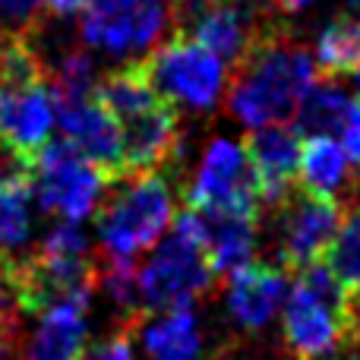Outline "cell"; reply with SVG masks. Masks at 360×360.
Returning <instances> with one entry per match:
<instances>
[{
	"label": "cell",
	"instance_id": "cell-12",
	"mask_svg": "<svg viewBox=\"0 0 360 360\" xmlns=\"http://www.w3.org/2000/svg\"><path fill=\"white\" fill-rule=\"evenodd\" d=\"M54 114L63 130V139L86 162H92L98 171H105L111 180L127 177L120 124L95 95L79 98V101H54Z\"/></svg>",
	"mask_w": 360,
	"mask_h": 360
},
{
	"label": "cell",
	"instance_id": "cell-9",
	"mask_svg": "<svg viewBox=\"0 0 360 360\" xmlns=\"http://www.w3.org/2000/svg\"><path fill=\"white\" fill-rule=\"evenodd\" d=\"M186 209H262L243 146L231 143V139L209 143L196 174L186 186Z\"/></svg>",
	"mask_w": 360,
	"mask_h": 360
},
{
	"label": "cell",
	"instance_id": "cell-28",
	"mask_svg": "<svg viewBox=\"0 0 360 360\" xmlns=\"http://www.w3.org/2000/svg\"><path fill=\"white\" fill-rule=\"evenodd\" d=\"M89 6H92V0H44V13H51L54 19L82 16Z\"/></svg>",
	"mask_w": 360,
	"mask_h": 360
},
{
	"label": "cell",
	"instance_id": "cell-11",
	"mask_svg": "<svg viewBox=\"0 0 360 360\" xmlns=\"http://www.w3.org/2000/svg\"><path fill=\"white\" fill-rule=\"evenodd\" d=\"M54 120V92L48 79L0 86V152L13 165L29 168L51 139Z\"/></svg>",
	"mask_w": 360,
	"mask_h": 360
},
{
	"label": "cell",
	"instance_id": "cell-20",
	"mask_svg": "<svg viewBox=\"0 0 360 360\" xmlns=\"http://www.w3.org/2000/svg\"><path fill=\"white\" fill-rule=\"evenodd\" d=\"M348 168L351 158L335 136H304L297 162L300 190L319 193V196H335L338 186L348 180Z\"/></svg>",
	"mask_w": 360,
	"mask_h": 360
},
{
	"label": "cell",
	"instance_id": "cell-27",
	"mask_svg": "<svg viewBox=\"0 0 360 360\" xmlns=\"http://www.w3.org/2000/svg\"><path fill=\"white\" fill-rule=\"evenodd\" d=\"M76 360H136L133 357L130 329H117L111 335H105L101 342H95L92 348H82V354Z\"/></svg>",
	"mask_w": 360,
	"mask_h": 360
},
{
	"label": "cell",
	"instance_id": "cell-26",
	"mask_svg": "<svg viewBox=\"0 0 360 360\" xmlns=\"http://www.w3.org/2000/svg\"><path fill=\"white\" fill-rule=\"evenodd\" d=\"M44 16V0H0V32L25 35Z\"/></svg>",
	"mask_w": 360,
	"mask_h": 360
},
{
	"label": "cell",
	"instance_id": "cell-2",
	"mask_svg": "<svg viewBox=\"0 0 360 360\" xmlns=\"http://www.w3.org/2000/svg\"><path fill=\"white\" fill-rule=\"evenodd\" d=\"M281 335L294 360L332 357L345 342L360 338L354 300L323 259L297 269V281L281 304Z\"/></svg>",
	"mask_w": 360,
	"mask_h": 360
},
{
	"label": "cell",
	"instance_id": "cell-10",
	"mask_svg": "<svg viewBox=\"0 0 360 360\" xmlns=\"http://www.w3.org/2000/svg\"><path fill=\"white\" fill-rule=\"evenodd\" d=\"M281 209V234L278 253L281 266L304 269L310 262H319L342 224V202L335 196H319L310 190L294 186Z\"/></svg>",
	"mask_w": 360,
	"mask_h": 360
},
{
	"label": "cell",
	"instance_id": "cell-22",
	"mask_svg": "<svg viewBox=\"0 0 360 360\" xmlns=\"http://www.w3.org/2000/svg\"><path fill=\"white\" fill-rule=\"evenodd\" d=\"M92 95L117 117V124L127 117H136V114L149 111L158 101H165L162 95L152 89V82L146 79L139 63H130V67H124V70H114V73L101 76V79L95 82Z\"/></svg>",
	"mask_w": 360,
	"mask_h": 360
},
{
	"label": "cell",
	"instance_id": "cell-17",
	"mask_svg": "<svg viewBox=\"0 0 360 360\" xmlns=\"http://www.w3.org/2000/svg\"><path fill=\"white\" fill-rule=\"evenodd\" d=\"M199 212V209H196ZM199 231L209 262L218 275L243 266L256 253L259 212L253 209H209L199 212Z\"/></svg>",
	"mask_w": 360,
	"mask_h": 360
},
{
	"label": "cell",
	"instance_id": "cell-19",
	"mask_svg": "<svg viewBox=\"0 0 360 360\" xmlns=\"http://www.w3.org/2000/svg\"><path fill=\"white\" fill-rule=\"evenodd\" d=\"M32 177L25 168L0 171V256L16 259L32 234Z\"/></svg>",
	"mask_w": 360,
	"mask_h": 360
},
{
	"label": "cell",
	"instance_id": "cell-29",
	"mask_svg": "<svg viewBox=\"0 0 360 360\" xmlns=\"http://www.w3.org/2000/svg\"><path fill=\"white\" fill-rule=\"evenodd\" d=\"M313 0H285V4L278 6V10H285V13H294V10H304V6H310Z\"/></svg>",
	"mask_w": 360,
	"mask_h": 360
},
{
	"label": "cell",
	"instance_id": "cell-4",
	"mask_svg": "<svg viewBox=\"0 0 360 360\" xmlns=\"http://www.w3.org/2000/svg\"><path fill=\"white\" fill-rule=\"evenodd\" d=\"M215 269L202 247L199 212L184 209L174 218L171 237L155 243L152 256L136 269L139 310L158 313L174 307H193L215 281Z\"/></svg>",
	"mask_w": 360,
	"mask_h": 360
},
{
	"label": "cell",
	"instance_id": "cell-16",
	"mask_svg": "<svg viewBox=\"0 0 360 360\" xmlns=\"http://www.w3.org/2000/svg\"><path fill=\"white\" fill-rule=\"evenodd\" d=\"M89 300L73 297L38 313V326L25 338L19 360H76L89 338Z\"/></svg>",
	"mask_w": 360,
	"mask_h": 360
},
{
	"label": "cell",
	"instance_id": "cell-24",
	"mask_svg": "<svg viewBox=\"0 0 360 360\" xmlns=\"http://www.w3.org/2000/svg\"><path fill=\"white\" fill-rule=\"evenodd\" d=\"M323 262L329 266V272L335 275V281L345 288V294L357 307L360 300V202L342 218Z\"/></svg>",
	"mask_w": 360,
	"mask_h": 360
},
{
	"label": "cell",
	"instance_id": "cell-7",
	"mask_svg": "<svg viewBox=\"0 0 360 360\" xmlns=\"http://www.w3.org/2000/svg\"><path fill=\"white\" fill-rule=\"evenodd\" d=\"M139 67L152 89L174 108L184 105L193 111H205L221 98L228 86L224 63L184 32H174L165 44L149 51V57L139 60Z\"/></svg>",
	"mask_w": 360,
	"mask_h": 360
},
{
	"label": "cell",
	"instance_id": "cell-5",
	"mask_svg": "<svg viewBox=\"0 0 360 360\" xmlns=\"http://www.w3.org/2000/svg\"><path fill=\"white\" fill-rule=\"evenodd\" d=\"M174 221V190L162 171L133 180L98 212V243L105 256H133L152 250Z\"/></svg>",
	"mask_w": 360,
	"mask_h": 360
},
{
	"label": "cell",
	"instance_id": "cell-13",
	"mask_svg": "<svg viewBox=\"0 0 360 360\" xmlns=\"http://www.w3.org/2000/svg\"><path fill=\"white\" fill-rule=\"evenodd\" d=\"M300 136L294 127L288 124H266L253 127L243 139V155L253 171L256 193H259L262 205H275L278 209L294 190L297 180V162H300Z\"/></svg>",
	"mask_w": 360,
	"mask_h": 360
},
{
	"label": "cell",
	"instance_id": "cell-25",
	"mask_svg": "<svg viewBox=\"0 0 360 360\" xmlns=\"http://www.w3.org/2000/svg\"><path fill=\"white\" fill-rule=\"evenodd\" d=\"M95 285L111 297L117 310L139 313V288H136V266L127 256H105V266L98 269Z\"/></svg>",
	"mask_w": 360,
	"mask_h": 360
},
{
	"label": "cell",
	"instance_id": "cell-30",
	"mask_svg": "<svg viewBox=\"0 0 360 360\" xmlns=\"http://www.w3.org/2000/svg\"><path fill=\"white\" fill-rule=\"evenodd\" d=\"M342 360H360V348H354V351H348Z\"/></svg>",
	"mask_w": 360,
	"mask_h": 360
},
{
	"label": "cell",
	"instance_id": "cell-1",
	"mask_svg": "<svg viewBox=\"0 0 360 360\" xmlns=\"http://www.w3.org/2000/svg\"><path fill=\"white\" fill-rule=\"evenodd\" d=\"M316 82V60L304 44H294L285 29L262 22L253 48L234 63L228 108L243 127L285 124L297 101Z\"/></svg>",
	"mask_w": 360,
	"mask_h": 360
},
{
	"label": "cell",
	"instance_id": "cell-23",
	"mask_svg": "<svg viewBox=\"0 0 360 360\" xmlns=\"http://www.w3.org/2000/svg\"><path fill=\"white\" fill-rule=\"evenodd\" d=\"M316 73L326 79H342L360 70V13L335 16L316 38Z\"/></svg>",
	"mask_w": 360,
	"mask_h": 360
},
{
	"label": "cell",
	"instance_id": "cell-21",
	"mask_svg": "<svg viewBox=\"0 0 360 360\" xmlns=\"http://www.w3.org/2000/svg\"><path fill=\"white\" fill-rule=\"evenodd\" d=\"M354 101L348 98V92L335 86V79L329 82H313L304 92V98L297 101L294 111V130L300 136H342L345 124L351 117Z\"/></svg>",
	"mask_w": 360,
	"mask_h": 360
},
{
	"label": "cell",
	"instance_id": "cell-32",
	"mask_svg": "<svg viewBox=\"0 0 360 360\" xmlns=\"http://www.w3.org/2000/svg\"><path fill=\"white\" fill-rule=\"evenodd\" d=\"M234 4H247V0H234Z\"/></svg>",
	"mask_w": 360,
	"mask_h": 360
},
{
	"label": "cell",
	"instance_id": "cell-18",
	"mask_svg": "<svg viewBox=\"0 0 360 360\" xmlns=\"http://www.w3.org/2000/svg\"><path fill=\"white\" fill-rule=\"evenodd\" d=\"M139 342L149 360H202V329L190 307L149 313L139 323Z\"/></svg>",
	"mask_w": 360,
	"mask_h": 360
},
{
	"label": "cell",
	"instance_id": "cell-6",
	"mask_svg": "<svg viewBox=\"0 0 360 360\" xmlns=\"http://www.w3.org/2000/svg\"><path fill=\"white\" fill-rule=\"evenodd\" d=\"M25 171L32 177L38 209L76 224L92 215L95 205H101L108 184H114L105 171L86 162L63 136L48 139Z\"/></svg>",
	"mask_w": 360,
	"mask_h": 360
},
{
	"label": "cell",
	"instance_id": "cell-31",
	"mask_svg": "<svg viewBox=\"0 0 360 360\" xmlns=\"http://www.w3.org/2000/svg\"><path fill=\"white\" fill-rule=\"evenodd\" d=\"M354 76H357V105H360V70H357Z\"/></svg>",
	"mask_w": 360,
	"mask_h": 360
},
{
	"label": "cell",
	"instance_id": "cell-8",
	"mask_svg": "<svg viewBox=\"0 0 360 360\" xmlns=\"http://www.w3.org/2000/svg\"><path fill=\"white\" fill-rule=\"evenodd\" d=\"M171 19V0H92L82 13V41L124 57L149 51Z\"/></svg>",
	"mask_w": 360,
	"mask_h": 360
},
{
	"label": "cell",
	"instance_id": "cell-14",
	"mask_svg": "<svg viewBox=\"0 0 360 360\" xmlns=\"http://www.w3.org/2000/svg\"><path fill=\"white\" fill-rule=\"evenodd\" d=\"M285 294H288V281L281 266L250 259L228 272L224 307H228V316L243 332H259L281 313Z\"/></svg>",
	"mask_w": 360,
	"mask_h": 360
},
{
	"label": "cell",
	"instance_id": "cell-15",
	"mask_svg": "<svg viewBox=\"0 0 360 360\" xmlns=\"http://www.w3.org/2000/svg\"><path fill=\"white\" fill-rule=\"evenodd\" d=\"M120 136H124L127 177L162 171V165H168L171 155L177 152V136H180L177 108L171 101H158L149 111L120 120Z\"/></svg>",
	"mask_w": 360,
	"mask_h": 360
},
{
	"label": "cell",
	"instance_id": "cell-3",
	"mask_svg": "<svg viewBox=\"0 0 360 360\" xmlns=\"http://www.w3.org/2000/svg\"><path fill=\"white\" fill-rule=\"evenodd\" d=\"M98 266L89 256V237L76 221L48 231L35 253L13 259V304L38 316L41 310L73 297H92Z\"/></svg>",
	"mask_w": 360,
	"mask_h": 360
}]
</instances>
